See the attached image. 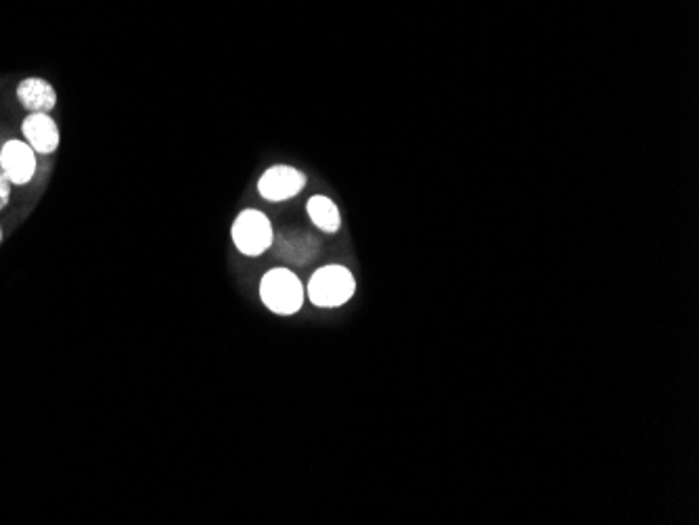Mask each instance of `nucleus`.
Instances as JSON below:
<instances>
[{
    "instance_id": "f257e3e1",
    "label": "nucleus",
    "mask_w": 699,
    "mask_h": 525,
    "mask_svg": "<svg viewBox=\"0 0 699 525\" xmlns=\"http://www.w3.org/2000/svg\"><path fill=\"white\" fill-rule=\"evenodd\" d=\"M260 298L270 312L291 316L304 304V287L291 270L273 268L262 277Z\"/></svg>"
},
{
    "instance_id": "f03ea898",
    "label": "nucleus",
    "mask_w": 699,
    "mask_h": 525,
    "mask_svg": "<svg viewBox=\"0 0 699 525\" xmlns=\"http://www.w3.org/2000/svg\"><path fill=\"white\" fill-rule=\"evenodd\" d=\"M354 293V275L344 266H325L314 272L308 283V298L317 308H340Z\"/></svg>"
},
{
    "instance_id": "7ed1b4c3",
    "label": "nucleus",
    "mask_w": 699,
    "mask_h": 525,
    "mask_svg": "<svg viewBox=\"0 0 699 525\" xmlns=\"http://www.w3.org/2000/svg\"><path fill=\"white\" fill-rule=\"evenodd\" d=\"M233 243L243 256H262L275 241L273 224L260 210H243L233 224Z\"/></svg>"
},
{
    "instance_id": "20e7f679",
    "label": "nucleus",
    "mask_w": 699,
    "mask_h": 525,
    "mask_svg": "<svg viewBox=\"0 0 699 525\" xmlns=\"http://www.w3.org/2000/svg\"><path fill=\"white\" fill-rule=\"evenodd\" d=\"M304 187H306L304 172L291 166H273L262 174L258 182V193L266 201L279 203V201L293 199L298 193H302Z\"/></svg>"
},
{
    "instance_id": "39448f33",
    "label": "nucleus",
    "mask_w": 699,
    "mask_h": 525,
    "mask_svg": "<svg viewBox=\"0 0 699 525\" xmlns=\"http://www.w3.org/2000/svg\"><path fill=\"white\" fill-rule=\"evenodd\" d=\"M0 168L11 185H26L36 174V151L24 141H7L0 149Z\"/></svg>"
},
{
    "instance_id": "423d86ee",
    "label": "nucleus",
    "mask_w": 699,
    "mask_h": 525,
    "mask_svg": "<svg viewBox=\"0 0 699 525\" xmlns=\"http://www.w3.org/2000/svg\"><path fill=\"white\" fill-rule=\"evenodd\" d=\"M28 145L42 155H51L59 147V128L49 113H30L21 124Z\"/></svg>"
},
{
    "instance_id": "0eeeda50",
    "label": "nucleus",
    "mask_w": 699,
    "mask_h": 525,
    "mask_svg": "<svg viewBox=\"0 0 699 525\" xmlns=\"http://www.w3.org/2000/svg\"><path fill=\"white\" fill-rule=\"evenodd\" d=\"M17 99L30 113H49L57 105L55 88L42 78H26L17 86Z\"/></svg>"
},
{
    "instance_id": "6e6552de",
    "label": "nucleus",
    "mask_w": 699,
    "mask_h": 525,
    "mask_svg": "<svg viewBox=\"0 0 699 525\" xmlns=\"http://www.w3.org/2000/svg\"><path fill=\"white\" fill-rule=\"evenodd\" d=\"M306 210H308L312 224L321 228L323 233H337L342 228L340 210H337V205L329 197H325V195L310 197Z\"/></svg>"
},
{
    "instance_id": "1a4fd4ad",
    "label": "nucleus",
    "mask_w": 699,
    "mask_h": 525,
    "mask_svg": "<svg viewBox=\"0 0 699 525\" xmlns=\"http://www.w3.org/2000/svg\"><path fill=\"white\" fill-rule=\"evenodd\" d=\"M9 197H11V180L7 178L3 168H0V210L7 208Z\"/></svg>"
},
{
    "instance_id": "9d476101",
    "label": "nucleus",
    "mask_w": 699,
    "mask_h": 525,
    "mask_svg": "<svg viewBox=\"0 0 699 525\" xmlns=\"http://www.w3.org/2000/svg\"><path fill=\"white\" fill-rule=\"evenodd\" d=\"M0 243H3V228H0Z\"/></svg>"
}]
</instances>
